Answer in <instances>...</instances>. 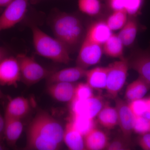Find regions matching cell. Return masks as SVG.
Wrapping results in <instances>:
<instances>
[{
  "instance_id": "6da1fadb",
  "label": "cell",
  "mask_w": 150,
  "mask_h": 150,
  "mask_svg": "<svg viewBox=\"0 0 150 150\" xmlns=\"http://www.w3.org/2000/svg\"><path fill=\"white\" fill-rule=\"evenodd\" d=\"M64 131L62 124L53 116L45 111H39L28 129L25 149H60Z\"/></svg>"
},
{
  "instance_id": "7a4b0ae2",
  "label": "cell",
  "mask_w": 150,
  "mask_h": 150,
  "mask_svg": "<svg viewBox=\"0 0 150 150\" xmlns=\"http://www.w3.org/2000/svg\"><path fill=\"white\" fill-rule=\"evenodd\" d=\"M51 28L55 37L66 46L70 54L79 50L86 31L79 18L64 12L54 17Z\"/></svg>"
},
{
  "instance_id": "3957f363",
  "label": "cell",
  "mask_w": 150,
  "mask_h": 150,
  "mask_svg": "<svg viewBox=\"0 0 150 150\" xmlns=\"http://www.w3.org/2000/svg\"><path fill=\"white\" fill-rule=\"evenodd\" d=\"M31 29L33 46L38 55L61 64H68L71 62L69 51L60 40L35 25Z\"/></svg>"
},
{
  "instance_id": "277c9868",
  "label": "cell",
  "mask_w": 150,
  "mask_h": 150,
  "mask_svg": "<svg viewBox=\"0 0 150 150\" xmlns=\"http://www.w3.org/2000/svg\"><path fill=\"white\" fill-rule=\"evenodd\" d=\"M106 92L108 96L115 99L126 83L129 69L128 58H123L108 66Z\"/></svg>"
},
{
  "instance_id": "5b68a950",
  "label": "cell",
  "mask_w": 150,
  "mask_h": 150,
  "mask_svg": "<svg viewBox=\"0 0 150 150\" xmlns=\"http://www.w3.org/2000/svg\"><path fill=\"white\" fill-rule=\"evenodd\" d=\"M16 58L20 68L21 80L26 85H33L47 79L54 71L42 67L33 57L26 54H18Z\"/></svg>"
},
{
  "instance_id": "8992f818",
  "label": "cell",
  "mask_w": 150,
  "mask_h": 150,
  "mask_svg": "<svg viewBox=\"0 0 150 150\" xmlns=\"http://www.w3.org/2000/svg\"><path fill=\"white\" fill-rule=\"evenodd\" d=\"M29 0H13L0 16V31L13 27L24 18Z\"/></svg>"
},
{
  "instance_id": "52a82bcc",
  "label": "cell",
  "mask_w": 150,
  "mask_h": 150,
  "mask_svg": "<svg viewBox=\"0 0 150 150\" xmlns=\"http://www.w3.org/2000/svg\"><path fill=\"white\" fill-rule=\"evenodd\" d=\"M103 53L102 45L85 37L79 49L76 66L87 69L99 63Z\"/></svg>"
},
{
  "instance_id": "ba28073f",
  "label": "cell",
  "mask_w": 150,
  "mask_h": 150,
  "mask_svg": "<svg viewBox=\"0 0 150 150\" xmlns=\"http://www.w3.org/2000/svg\"><path fill=\"white\" fill-rule=\"evenodd\" d=\"M70 104L72 114L83 115L94 119L105 105L102 97L94 95L83 100H73Z\"/></svg>"
},
{
  "instance_id": "9c48e42d",
  "label": "cell",
  "mask_w": 150,
  "mask_h": 150,
  "mask_svg": "<svg viewBox=\"0 0 150 150\" xmlns=\"http://www.w3.org/2000/svg\"><path fill=\"white\" fill-rule=\"evenodd\" d=\"M20 81V68L16 57H5L0 62V84L16 87Z\"/></svg>"
},
{
  "instance_id": "30bf717a",
  "label": "cell",
  "mask_w": 150,
  "mask_h": 150,
  "mask_svg": "<svg viewBox=\"0 0 150 150\" xmlns=\"http://www.w3.org/2000/svg\"><path fill=\"white\" fill-rule=\"evenodd\" d=\"M115 99V108L118 113V125L123 137L131 140L135 116L126 101L117 97Z\"/></svg>"
},
{
  "instance_id": "8fae6325",
  "label": "cell",
  "mask_w": 150,
  "mask_h": 150,
  "mask_svg": "<svg viewBox=\"0 0 150 150\" xmlns=\"http://www.w3.org/2000/svg\"><path fill=\"white\" fill-rule=\"evenodd\" d=\"M129 68L135 70L150 85V50H137L128 59Z\"/></svg>"
},
{
  "instance_id": "7c38bea8",
  "label": "cell",
  "mask_w": 150,
  "mask_h": 150,
  "mask_svg": "<svg viewBox=\"0 0 150 150\" xmlns=\"http://www.w3.org/2000/svg\"><path fill=\"white\" fill-rule=\"evenodd\" d=\"M87 70L76 66L54 71L47 78L48 84L57 82L74 83L85 77Z\"/></svg>"
},
{
  "instance_id": "4fadbf2b",
  "label": "cell",
  "mask_w": 150,
  "mask_h": 150,
  "mask_svg": "<svg viewBox=\"0 0 150 150\" xmlns=\"http://www.w3.org/2000/svg\"><path fill=\"white\" fill-rule=\"evenodd\" d=\"M48 93L60 102L71 103L74 99L76 86L73 83L57 82L48 84Z\"/></svg>"
},
{
  "instance_id": "5bb4252c",
  "label": "cell",
  "mask_w": 150,
  "mask_h": 150,
  "mask_svg": "<svg viewBox=\"0 0 150 150\" xmlns=\"http://www.w3.org/2000/svg\"><path fill=\"white\" fill-rule=\"evenodd\" d=\"M30 108L29 100L18 96L9 100L6 108L4 118L21 119L27 115Z\"/></svg>"
},
{
  "instance_id": "9a60e30c",
  "label": "cell",
  "mask_w": 150,
  "mask_h": 150,
  "mask_svg": "<svg viewBox=\"0 0 150 150\" xmlns=\"http://www.w3.org/2000/svg\"><path fill=\"white\" fill-rule=\"evenodd\" d=\"M112 34L106 22L99 21L90 25L86 31L85 37L103 46Z\"/></svg>"
},
{
  "instance_id": "2e32d148",
  "label": "cell",
  "mask_w": 150,
  "mask_h": 150,
  "mask_svg": "<svg viewBox=\"0 0 150 150\" xmlns=\"http://www.w3.org/2000/svg\"><path fill=\"white\" fill-rule=\"evenodd\" d=\"M63 142L69 149L86 150L84 137L75 128L71 121L65 126Z\"/></svg>"
},
{
  "instance_id": "e0dca14e",
  "label": "cell",
  "mask_w": 150,
  "mask_h": 150,
  "mask_svg": "<svg viewBox=\"0 0 150 150\" xmlns=\"http://www.w3.org/2000/svg\"><path fill=\"white\" fill-rule=\"evenodd\" d=\"M86 150L106 149L109 139L104 131L98 128H93L84 136Z\"/></svg>"
},
{
  "instance_id": "ac0fdd59",
  "label": "cell",
  "mask_w": 150,
  "mask_h": 150,
  "mask_svg": "<svg viewBox=\"0 0 150 150\" xmlns=\"http://www.w3.org/2000/svg\"><path fill=\"white\" fill-rule=\"evenodd\" d=\"M108 67H97L87 70L86 83L93 89H105L107 83Z\"/></svg>"
},
{
  "instance_id": "d6986e66",
  "label": "cell",
  "mask_w": 150,
  "mask_h": 150,
  "mask_svg": "<svg viewBox=\"0 0 150 150\" xmlns=\"http://www.w3.org/2000/svg\"><path fill=\"white\" fill-rule=\"evenodd\" d=\"M4 134L10 146H14L21 136L23 124L21 119L4 118Z\"/></svg>"
},
{
  "instance_id": "ffe728a7",
  "label": "cell",
  "mask_w": 150,
  "mask_h": 150,
  "mask_svg": "<svg viewBox=\"0 0 150 150\" xmlns=\"http://www.w3.org/2000/svg\"><path fill=\"white\" fill-rule=\"evenodd\" d=\"M136 17L129 16L126 24L117 34L124 46H131L137 37L139 25Z\"/></svg>"
},
{
  "instance_id": "44dd1931",
  "label": "cell",
  "mask_w": 150,
  "mask_h": 150,
  "mask_svg": "<svg viewBox=\"0 0 150 150\" xmlns=\"http://www.w3.org/2000/svg\"><path fill=\"white\" fill-rule=\"evenodd\" d=\"M150 89V85L139 77L126 88L125 98L129 102L143 98Z\"/></svg>"
},
{
  "instance_id": "7402d4cb",
  "label": "cell",
  "mask_w": 150,
  "mask_h": 150,
  "mask_svg": "<svg viewBox=\"0 0 150 150\" xmlns=\"http://www.w3.org/2000/svg\"><path fill=\"white\" fill-rule=\"evenodd\" d=\"M97 117L100 124L108 130L113 129L118 125V113L115 107L105 104Z\"/></svg>"
},
{
  "instance_id": "603a6c76",
  "label": "cell",
  "mask_w": 150,
  "mask_h": 150,
  "mask_svg": "<svg viewBox=\"0 0 150 150\" xmlns=\"http://www.w3.org/2000/svg\"><path fill=\"white\" fill-rule=\"evenodd\" d=\"M124 46L118 34H112L103 45V53L109 57L122 59Z\"/></svg>"
},
{
  "instance_id": "cb8c5ba5",
  "label": "cell",
  "mask_w": 150,
  "mask_h": 150,
  "mask_svg": "<svg viewBox=\"0 0 150 150\" xmlns=\"http://www.w3.org/2000/svg\"><path fill=\"white\" fill-rule=\"evenodd\" d=\"M70 121L77 130L84 137L93 128L95 127L94 119L78 114L71 113Z\"/></svg>"
},
{
  "instance_id": "d4e9b609",
  "label": "cell",
  "mask_w": 150,
  "mask_h": 150,
  "mask_svg": "<svg viewBox=\"0 0 150 150\" xmlns=\"http://www.w3.org/2000/svg\"><path fill=\"white\" fill-rule=\"evenodd\" d=\"M129 17L125 10L113 11L105 22L112 31L120 30L126 24Z\"/></svg>"
},
{
  "instance_id": "484cf974",
  "label": "cell",
  "mask_w": 150,
  "mask_h": 150,
  "mask_svg": "<svg viewBox=\"0 0 150 150\" xmlns=\"http://www.w3.org/2000/svg\"><path fill=\"white\" fill-rule=\"evenodd\" d=\"M78 3L80 11L90 16L97 15L102 8L100 0H78Z\"/></svg>"
},
{
  "instance_id": "4316f807",
  "label": "cell",
  "mask_w": 150,
  "mask_h": 150,
  "mask_svg": "<svg viewBox=\"0 0 150 150\" xmlns=\"http://www.w3.org/2000/svg\"><path fill=\"white\" fill-rule=\"evenodd\" d=\"M133 147L131 140L125 138L123 135L117 137L109 142L106 150H128Z\"/></svg>"
},
{
  "instance_id": "83f0119b",
  "label": "cell",
  "mask_w": 150,
  "mask_h": 150,
  "mask_svg": "<svg viewBox=\"0 0 150 150\" xmlns=\"http://www.w3.org/2000/svg\"><path fill=\"white\" fill-rule=\"evenodd\" d=\"M94 96L93 89L87 83H80L76 86L74 99L83 100Z\"/></svg>"
},
{
  "instance_id": "f1b7e54d",
  "label": "cell",
  "mask_w": 150,
  "mask_h": 150,
  "mask_svg": "<svg viewBox=\"0 0 150 150\" xmlns=\"http://www.w3.org/2000/svg\"><path fill=\"white\" fill-rule=\"evenodd\" d=\"M129 108L136 117L142 116L148 110L146 98L135 100L129 102Z\"/></svg>"
},
{
  "instance_id": "f546056e",
  "label": "cell",
  "mask_w": 150,
  "mask_h": 150,
  "mask_svg": "<svg viewBox=\"0 0 150 150\" xmlns=\"http://www.w3.org/2000/svg\"><path fill=\"white\" fill-rule=\"evenodd\" d=\"M124 10L129 16L136 17L140 13L144 0H124Z\"/></svg>"
},
{
  "instance_id": "4dcf8cb0",
  "label": "cell",
  "mask_w": 150,
  "mask_h": 150,
  "mask_svg": "<svg viewBox=\"0 0 150 150\" xmlns=\"http://www.w3.org/2000/svg\"><path fill=\"white\" fill-rule=\"evenodd\" d=\"M150 121L142 116H135L133 132L142 135L150 133Z\"/></svg>"
},
{
  "instance_id": "1f68e13d",
  "label": "cell",
  "mask_w": 150,
  "mask_h": 150,
  "mask_svg": "<svg viewBox=\"0 0 150 150\" xmlns=\"http://www.w3.org/2000/svg\"><path fill=\"white\" fill-rule=\"evenodd\" d=\"M138 144L143 150H150V133L141 135L138 139Z\"/></svg>"
},
{
  "instance_id": "d6a6232c",
  "label": "cell",
  "mask_w": 150,
  "mask_h": 150,
  "mask_svg": "<svg viewBox=\"0 0 150 150\" xmlns=\"http://www.w3.org/2000/svg\"><path fill=\"white\" fill-rule=\"evenodd\" d=\"M107 1L113 11L124 10V0H107Z\"/></svg>"
},
{
  "instance_id": "836d02e7",
  "label": "cell",
  "mask_w": 150,
  "mask_h": 150,
  "mask_svg": "<svg viewBox=\"0 0 150 150\" xmlns=\"http://www.w3.org/2000/svg\"><path fill=\"white\" fill-rule=\"evenodd\" d=\"M5 119L0 113V141H1L3 134H4V127Z\"/></svg>"
},
{
  "instance_id": "e575fe53",
  "label": "cell",
  "mask_w": 150,
  "mask_h": 150,
  "mask_svg": "<svg viewBox=\"0 0 150 150\" xmlns=\"http://www.w3.org/2000/svg\"><path fill=\"white\" fill-rule=\"evenodd\" d=\"M6 51L4 48L0 47V62L6 57Z\"/></svg>"
},
{
  "instance_id": "d590c367",
  "label": "cell",
  "mask_w": 150,
  "mask_h": 150,
  "mask_svg": "<svg viewBox=\"0 0 150 150\" xmlns=\"http://www.w3.org/2000/svg\"><path fill=\"white\" fill-rule=\"evenodd\" d=\"M13 0H0V7L7 6Z\"/></svg>"
},
{
  "instance_id": "8d00e7d4",
  "label": "cell",
  "mask_w": 150,
  "mask_h": 150,
  "mask_svg": "<svg viewBox=\"0 0 150 150\" xmlns=\"http://www.w3.org/2000/svg\"><path fill=\"white\" fill-rule=\"evenodd\" d=\"M147 101L148 110L149 111H150V96L149 97L146 98Z\"/></svg>"
},
{
  "instance_id": "74e56055",
  "label": "cell",
  "mask_w": 150,
  "mask_h": 150,
  "mask_svg": "<svg viewBox=\"0 0 150 150\" xmlns=\"http://www.w3.org/2000/svg\"><path fill=\"white\" fill-rule=\"evenodd\" d=\"M6 149V147L2 143L1 141H0V150Z\"/></svg>"
},
{
  "instance_id": "f35d334b",
  "label": "cell",
  "mask_w": 150,
  "mask_h": 150,
  "mask_svg": "<svg viewBox=\"0 0 150 150\" xmlns=\"http://www.w3.org/2000/svg\"><path fill=\"white\" fill-rule=\"evenodd\" d=\"M4 94H3L1 90L0 89V99L1 98H4Z\"/></svg>"
},
{
  "instance_id": "ab89813d",
  "label": "cell",
  "mask_w": 150,
  "mask_h": 150,
  "mask_svg": "<svg viewBox=\"0 0 150 150\" xmlns=\"http://www.w3.org/2000/svg\"><path fill=\"white\" fill-rule=\"evenodd\" d=\"M106 1H107V0H106Z\"/></svg>"
},
{
  "instance_id": "60d3db41",
  "label": "cell",
  "mask_w": 150,
  "mask_h": 150,
  "mask_svg": "<svg viewBox=\"0 0 150 150\" xmlns=\"http://www.w3.org/2000/svg\"></svg>"
}]
</instances>
